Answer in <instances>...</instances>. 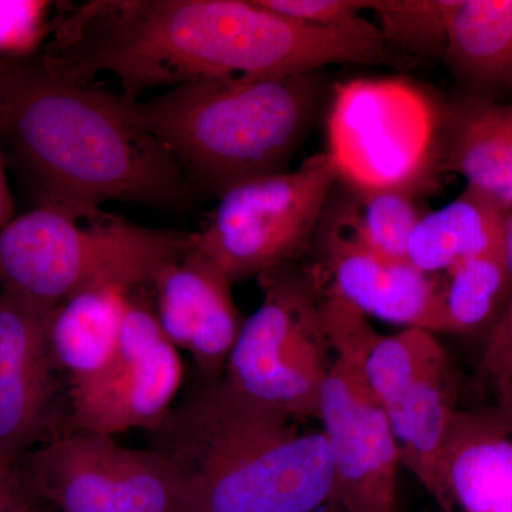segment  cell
Returning <instances> with one entry per match:
<instances>
[{"label":"cell","instance_id":"f546056e","mask_svg":"<svg viewBox=\"0 0 512 512\" xmlns=\"http://www.w3.org/2000/svg\"><path fill=\"white\" fill-rule=\"evenodd\" d=\"M505 255H507L508 275H510V301L507 308L512 306V214L507 225V235H505Z\"/></svg>","mask_w":512,"mask_h":512},{"label":"cell","instance_id":"ffe728a7","mask_svg":"<svg viewBox=\"0 0 512 512\" xmlns=\"http://www.w3.org/2000/svg\"><path fill=\"white\" fill-rule=\"evenodd\" d=\"M511 212L466 187L440 210L423 215L409 242L407 259L421 272H448L467 259L505 248Z\"/></svg>","mask_w":512,"mask_h":512},{"label":"cell","instance_id":"7c38bea8","mask_svg":"<svg viewBox=\"0 0 512 512\" xmlns=\"http://www.w3.org/2000/svg\"><path fill=\"white\" fill-rule=\"evenodd\" d=\"M320 225L322 261L309 269L319 295L343 299L367 318L434 335L446 333L443 279L419 271L410 262L373 254L328 210Z\"/></svg>","mask_w":512,"mask_h":512},{"label":"cell","instance_id":"83f0119b","mask_svg":"<svg viewBox=\"0 0 512 512\" xmlns=\"http://www.w3.org/2000/svg\"><path fill=\"white\" fill-rule=\"evenodd\" d=\"M37 495L30 487L22 467L0 463V511Z\"/></svg>","mask_w":512,"mask_h":512},{"label":"cell","instance_id":"277c9868","mask_svg":"<svg viewBox=\"0 0 512 512\" xmlns=\"http://www.w3.org/2000/svg\"><path fill=\"white\" fill-rule=\"evenodd\" d=\"M318 73L181 84L137 103L192 188L218 198L234 185L288 171L318 117Z\"/></svg>","mask_w":512,"mask_h":512},{"label":"cell","instance_id":"52a82bcc","mask_svg":"<svg viewBox=\"0 0 512 512\" xmlns=\"http://www.w3.org/2000/svg\"><path fill=\"white\" fill-rule=\"evenodd\" d=\"M444 114L400 79H356L333 87L328 151L340 180L357 192L413 194L440 173Z\"/></svg>","mask_w":512,"mask_h":512},{"label":"cell","instance_id":"9c48e42d","mask_svg":"<svg viewBox=\"0 0 512 512\" xmlns=\"http://www.w3.org/2000/svg\"><path fill=\"white\" fill-rule=\"evenodd\" d=\"M340 181L328 153L296 170L234 185L221 195L210 221L194 232V247L231 284L293 265L308 251Z\"/></svg>","mask_w":512,"mask_h":512},{"label":"cell","instance_id":"6da1fadb","mask_svg":"<svg viewBox=\"0 0 512 512\" xmlns=\"http://www.w3.org/2000/svg\"><path fill=\"white\" fill-rule=\"evenodd\" d=\"M40 53L82 82L111 74L134 104L156 87L389 60L379 29L365 18L318 28L256 0H90L56 16Z\"/></svg>","mask_w":512,"mask_h":512},{"label":"cell","instance_id":"e0dca14e","mask_svg":"<svg viewBox=\"0 0 512 512\" xmlns=\"http://www.w3.org/2000/svg\"><path fill=\"white\" fill-rule=\"evenodd\" d=\"M443 55L473 97L512 90V0H453Z\"/></svg>","mask_w":512,"mask_h":512},{"label":"cell","instance_id":"30bf717a","mask_svg":"<svg viewBox=\"0 0 512 512\" xmlns=\"http://www.w3.org/2000/svg\"><path fill=\"white\" fill-rule=\"evenodd\" d=\"M32 490L57 512H184L170 468L153 451L67 431L20 460Z\"/></svg>","mask_w":512,"mask_h":512},{"label":"cell","instance_id":"ba28073f","mask_svg":"<svg viewBox=\"0 0 512 512\" xmlns=\"http://www.w3.org/2000/svg\"><path fill=\"white\" fill-rule=\"evenodd\" d=\"M335 360L320 402V420L335 471V503L343 512H396L399 451L382 404L362 372L379 332L342 299L322 305Z\"/></svg>","mask_w":512,"mask_h":512},{"label":"cell","instance_id":"9a60e30c","mask_svg":"<svg viewBox=\"0 0 512 512\" xmlns=\"http://www.w3.org/2000/svg\"><path fill=\"white\" fill-rule=\"evenodd\" d=\"M427 491L440 512H512V417L458 409Z\"/></svg>","mask_w":512,"mask_h":512},{"label":"cell","instance_id":"8fae6325","mask_svg":"<svg viewBox=\"0 0 512 512\" xmlns=\"http://www.w3.org/2000/svg\"><path fill=\"white\" fill-rule=\"evenodd\" d=\"M150 288L130 295L119 346L100 372L70 384L69 430L114 437L156 426L170 410L184 367L164 335Z\"/></svg>","mask_w":512,"mask_h":512},{"label":"cell","instance_id":"8992f818","mask_svg":"<svg viewBox=\"0 0 512 512\" xmlns=\"http://www.w3.org/2000/svg\"><path fill=\"white\" fill-rule=\"evenodd\" d=\"M259 278L264 299L242 323L224 377L255 402L302 421L320 420L335 353L311 271L288 265Z\"/></svg>","mask_w":512,"mask_h":512},{"label":"cell","instance_id":"7a4b0ae2","mask_svg":"<svg viewBox=\"0 0 512 512\" xmlns=\"http://www.w3.org/2000/svg\"><path fill=\"white\" fill-rule=\"evenodd\" d=\"M3 147L35 207L84 220L110 201L181 207L192 191L137 103L67 76L40 52L8 60Z\"/></svg>","mask_w":512,"mask_h":512},{"label":"cell","instance_id":"4fadbf2b","mask_svg":"<svg viewBox=\"0 0 512 512\" xmlns=\"http://www.w3.org/2000/svg\"><path fill=\"white\" fill-rule=\"evenodd\" d=\"M55 308L0 291V463L18 466L43 436L55 397Z\"/></svg>","mask_w":512,"mask_h":512},{"label":"cell","instance_id":"d6986e66","mask_svg":"<svg viewBox=\"0 0 512 512\" xmlns=\"http://www.w3.org/2000/svg\"><path fill=\"white\" fill-rule=\"evenodd\" d=\"M440 171L460 174L512 214V144L495 101L471 96L446 114Z\"/></svg>","mask_w":512,"mask_h":512},{"label":"cell","instance_id":"1f68e13d","mask_svg":"<svg viewBox=\"0 0 512 512\" xmlns=\"http://www.w3.org/2000/svg\"><path fill=\"white\" fill-rule=\"evenodd\" d=\"M319 512H343V510L339 507L338 504L333 503L330 504L329 507L323 508V510Z\"/></svg>","mask_w":512,"mask_h":512},{"label":"cell","instance_id":"603a6c76","mask_svg":"<svg viewBox=\"0 0 512 512\" xmlns=\"http://www.w3.org/2000/svg\"><path fill=\"white\" fill-rule=\"evenodd\" d=\"M453 0H376L380 35L387 49L410 55L444 53Z\"/></svg>","mask_w":512,"mask_h":512},{"label":"cell","instance_id":"4316f807","mask_svg":"<svg viewBox=\"0 0 512 512\" xmlns=\"http://www.w3.org/2000/svg\"><path fill=\"white\" fill-rule=\"evenodd\" d=\"M8 60L0 59V228L15 218V204L6 174L5 147H3V120H5L6 82H8Z\"/></svg>","mask_w":512,"mask_h":512},{"label":"cell","instance_id":"2e32d148","mask_svg":"<svg viewBox=\"0 0 512 512\" xmlns=\"http://www.w3.org/2000/svg\"><path fill=\"white\" fill-rule=\"evenodd\" d=\"M456 399V380L447 360L404 380L380 402L400 466L412 471L426 490L458 410Z\"/></svg>","mask_w":512,"mask_h":512},{"label":"cell","instance_id":"5bb4252c","mask_svg":"<svg viewBox=\"0 0 512 512\" xmlns=\"http://www.w3.org/2000/svg\"><path fill=\"white\" fill-rule=\"evenodd\" d=\"M231 281L192 247L157 269L150 288L164 335L190 353L198 376L221 379L242 328Z\"/></svg>","mask_w":512,"mask_h":512},{"label":"cell","instance_id":"d4e9b609","mask_svg":"<svg viewBox=\"0 0 512 512\" xmlns=\"http://www.w3.org/2000/svg\"><path fill=\"white\" fill-rule=\"evenodd\" d=\"M256 3L282 18L318 28L348 25L376 5L375 0H256Z\"/></svg>","mask_w":512,"mask_h":512},{"label":"cell","instance_id":"4dcf8cb0","mask_svg":"<svg viewBox=\"0 0 512 512\" xmlns=\"http://www.w3.org/2000/svg\"><path fill=\"white\" fill-rule=\"evenodd\" d=\"M497 113L512 144V104L497 103Z\"/></svg>","mask_w":512,"mask_h":512},{"label":"cell","instance_id":"44dd1931","mask_svg":"<svg viewBox=\"0 0 512 512\" xmlns=\"http://www.w3.org/2000/svg\"><path fill=\"white\" fill-rule=\"evenodd\" d=\"M443 303L446 333L476 332L490 325L510 301L505 248L467 259L446 272Z\"/></svg>","mask_w":512,"mask_h":512},{"label":"cell","instance_id":"f1b7e54d","mask_svg":"<svg viewBox=\"0 0 512 512\" xmlns=\"http://www.w3.org/2000/svg\"><path fill=\"white\" fill-rule=\"evenodd\" d=\"M0 512H57L56 508L46 503L45 500L39 497V495H33L28 500L22 501V503L12 505V507L5 508Z\"/></svg>","mask_w":512,"mask_h":512},{"label":"cell","instance_id":"cb8c5ba5","mask_svg":"<svg viewBox=\"0 0 512 512\" xmlns=\"http://www.w3.org/2000/svg\"><path fill=\"white\" fill-rule=\"evenodd\" d=\"M53 8L46 0H0V59L39 53L55 26Z\"/></svg>","mask_w":512,"mask_h":512},{"label":"cell","instance_id":"484cf974","mask_svg":"<svg viewBox=\"0 0 512 512\" xmlns=\"http://www.w3.org/2000/svg\"><path fill=\"white\" fill-rule=\"evenodd\" d=\"M481 369L493 389L495 407L512 417V306L495 323Z\"/></svg>","mask_w":512,"mask_h":512},{"label":"cell","instance_id":"5b68a950","mask_svg":"<svg viewBox=\"0 0 512 512\" xmlns=\"http://www.w3.org/2000/svg\"><path fill=\"white\" fill-rule=\"evenodd\" d=\"M194 244V232L157 229L101 212L74 217L35 207L0 228V291L56 308L97 284L150 286L157 269Z\"/></svg>","mask_w":512,"mask_h":512},{"label":"cell","instance_id":"ac0fdd59","mask_svg":"<svg viewBox=\"0 0 512 512\" xmlns=\"http://www.w3.org/2000/svg\"><path fill=\"white\" fill-rule=\"evenodd\" d=\"M120 284H97L74 293L52 313L49 343L53 362L70 384L100 372L119 346L131 293Z\"/></svg>","mask_w":512,"mask_h":512},{"label":"cell","instance_id":"7402d4cb","mask_svg":"<svg viewBox=\"0 0 512 512\" xmlns=\"http://www.w3.org/2000/svg\"><path fill=\"white\" fill-rule=\"evenodd\" d=\"M333 214L373 254L396 262H409L407 251L413 231L424 212L412 194L400 191L357 192Z\"/></svg>","mask_w":512,"mask_h":512},{"label":"cell","instance_id":"3957f363","mask_svg":"<svg viewBox=\"0 0 512 512\" xmlns=\"http://www.w3.org/2000/svg\"><path fill=\"white\" fill-rule=\"evenodd\" d=\"M184 512H319L335 503L323 430L202 379L147 430Z\"/></svg>","mask_w":512,"mask_h":512}]
</instances>
